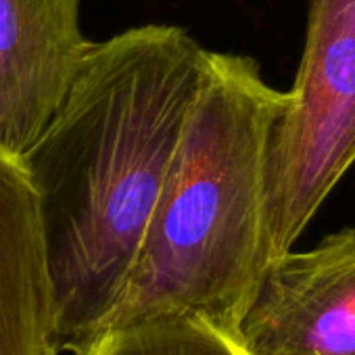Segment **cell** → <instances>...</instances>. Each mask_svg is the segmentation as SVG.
<instances>
[{
  "label": "cell",
  "mask_w": 355,
  "mask_h": 355,
  "mask_svg": "<svg viewBox=\"0 0 355 355\" xmlns=\"http://www.w3.org/2000/svg\"><path fill=\"white\" fill-rule=\"evenodd\" d=\"M203 55L180 26L92 42L61 107L21 155L40 203L59 351L96 336L128 284Z\"/></svg>",
  "instance_id": "6da1fadb"
},
{
  "label": "cell",
  "mask_w": 355,
  "mask_h": 355,
  "mask_svg": "<svg viewBox=\"0 0 355 355\" xmlns=\"http://www.w3.org/2000/svg\"><path fill=\"white\" fill-rule=\"evenodd\" d=\"M284 107L253 57L205 49L163 191L101 332L191 315L239 338L266 266V155Z\"/></svg>",
  "instance_id": "7a4b0ae2"
},
{
  "label": "cell",
  "mask_w": 355,
  "mask_h": 355,
  "mask_svg": "<svg viewBox=\"0 0 355 355\" xmlns=\"http://www.w3.org/2000/svg\"><path fill=\"white\" fill-rule=\"evenodd\" d=\"M355 163V0H309L303 55L266 155V263L293 251Z\"/></svg>",
  "instance_id": "3957f363"
},
{
  "label": "cell",
  "mask_w": 355,
  "mask_h": 355,
  "mask_svg": "<svg viewBox=\"0 0 355 355\" xmlns=\"http://www.w3.org/2000/svg\"><path fill=\"white\" fill-rule=\"evenodd\" d=\"M239 340L249 355H355V228L268 261Z\"/></svg>",
  "instance_id": "277c9868"
},
{
  "label": "cell",
  "mask_w": 355,
  "mask_h": 355,
  "mask_svg": "<svg viewBox=\"0 0 355 355\" xmlns=\"http://www.w3.org/2000/svg\"><path fill=\"white\" fill-rule=\"evenodd\" d=\"M82 0H0V148L21 157L67 96L92 42Z\"/></svg>",
  "instance_id": "5b68a950"
},
{
  "label": "cell",
  "mask_w": 355,
  "mask_h": 355,
  "mask_svg": "<svg viewBox=\"0 0 355 355\" xmlns=\"http://www.w3.org/2000/svg\"><path fill=\"white\" fill-rule=\"evenodd\" d=\"M0 355H59L38 195L21 157L0 148Z\"/></svg>",
  "instance_id": "8992f818"
},
{
  "label": "cell",
  "mask_w": 355,
  "mask_h": 355,
  "mask_svg": "<svg viewBox=\"0 0 355 355\" xmlns=\"http://www.w3.org/2000/svg\"><path fill=\"white\" fill-rule=\"evenodd\" d=\"M73 355H249L241 340L191 315H157L103 330Z\"/></svg>",
  "instance_id": "52a82bcc"
}]
</instances>
